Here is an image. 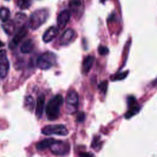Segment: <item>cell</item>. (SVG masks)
<instances>
[{
  "label": "cell",
  "mask_w": 157,
  "mask_h": 157,
  "mask_svg": "<svg viewBox=\"0 0 157 157\" xmlns=\"http://www.w3.org/2000/svg\"><path fill=\"white\" fill-rule=\"evenodd\" d=\"M63 101V98L60 94H57L49 100L45 108L46 116L48 120L53 121L58 118L60 107Z\"/></svg>",
  "instance_id": "6da1fadb"
},
{
  "label": "cell",
  "mask_w": 157,
  "mask_h": 157,
  "mask_svg": "<svg viewBox=\"0 0 157 157\" xmlns=\"http://www.w3.org/2000/svg\"><path fill=\"white\" fill-rule=\"evenodd\" d=\"M48 11L45 9H37L33 12L28 20V27L32 30L38 29L47 20Z\"/></svg>",
  "instance_id": "7a4b0ae2"
},
{
  "label": "cell",
  "mask_w": 157,
  "mask_h": 157,
  "mask_svg": "<svg viewBox=\"0 0 157 157\" xmlns=\"http://www.w3.org/2000/svg\"><path fill=\"white\" fill-rule=\"evenodd\" d=\"M56 61L55 54L51 52H46L41 54L36 60V65L42 70H47L51 68Z\"/></svg>",
  "instance_id": "3957f363"
},
{
  "label": "cell",
  "mask_w": 157,
  "mask_h": 157,
  "mask_svg": "<svg viewBox=\"0 0 157 157\" xmlns=\"http://www.w3.org/2000/svg\"><path fill=\"white\" fill-rule=\"evenodd\" d=\"M43 134L46 136L55 134L58 136H66L69 131L63 124H48L43 127L41 129Z\"/></svg>",
  "instance_id": "277c9868"
},
{
  "label": "cell",
  "mask_w": 157,
  "mask_h": 157,
  "mask_svg": "<svg viewBox=\"0 0 157 157\" xmlns=\"http://www.w3.org/2000/svg\"><path fill=\"white\" fill-rule=\"evenodd\" d=\"M78 96L76 91L71 90L66 96V110L68 113H73L77 110Z\"/></svg>",
  "instance_id": "5b68a950"
},
{
  "label": "cell",
  "mask_w": 157,
  "mask_h": 157,
  "mask_svg": "<svg viewBox=\"0 0 157 157\" xmlns=\"http://www.w3.org/2000/svg\"><path fill=\"white\" fill-rule=\"evenodd\" d=\"M51 151L56 155H64L69 151V145L66 142L55 140V142L50 147Z\"/></svg>",
  "instance_id": "8992f818"
},
{
  "label": "cell",
  "mask_w": 157,
  "mask_h": 157,
  "mask_svg": "<svg viewBox=\"0 0 157 157\" xmlns=\"http://www.w3.org/2000/svg\"><path fill=\"white\" fill-rule=\"evenodd\" d=\"M10 64L8 60L6 52L4 50H0V77L5 78L9 72Z\"/></svg>",
  "instance_id": "52a82bcc"
},
{
  "label": "cell",
  "mask_w": 157,
  "mask_h": 157,
  "mask_svg": "<svg viewBox=\"0 0 157 157\" xmlns=\"http://www.w3.org/2000/svg\"><path fill=\"white\" fill-rule=\"evenodd\" d=\"M28 28L25 25H23L18 30L13 36L12 40L9 43V47L11 49H13L17 47L19 43L22 40V39L26 36L28 34Z\"/></svg>",
  "instance_id": "ba28073f"
},
{
  "label": "cell",
  "mask_w": 157,
  "mask_h": 157,
  "mask_svg": "<svg viewBox=\"0 0 157 157\" xmlns=\"http://www.w3.org/2000/svg\"><path fill=\"white\" fill-rule=\"evenodd\" d=\"M71 17V13L68 10H62L57 17V25L58 29H63L67 22L69 21Z\"/></svg>",
  "instance_id": "9c48e42d"
},
{
  "label": "cell",
  "mask_w": 157,
  "mask_h": 157,
  "mask_svg": "<svg viewBox=\"0 0 157 157\" xmlns=\"http://www.w3.org/2000/svg\"><path fill=\"white\" fill-rule=\"evenodd\" d=\"M58 28L56 26H52L48 28L44 33L42 36V40L44 42L48 43L52 41L58 34Z\"/></svg>",
  "instance_id": "30bf717a"
},
{
  "label": "cell",
  "mask_w": 157,
  "mask_h": 157,
  "mask_svg": "<svg viewBox=\"0 0 157 157\" xmlns=\"http://www.w3.org/2000/svg\"><path fill=\"white\" fill-rule=\"evenodd\" d=\"M75 35V31L72 29H66L61 35L59 39V44L62 45H65L69 44L72 39L74 38Z\"/></svg>",
  "instance_id": "8fae6325"
},
{
  "label": "cell",
  "mask_w": 157,
  "mask_h": 157,
  "mask_svg": "<svg viewBox=\"0 0 157 157\" xmlns=\"http://www.w3.org/2000/svg\"><path fill=\"white\" fill-rule=\"evenodd\" d=\"M45 105V96L44 94H40L36 101L35 115L37 118H40L42 115Z\"/></svg>",
  "instance_id": "7c38bea8"
},
{
  "label": "cell",
  "mask_w": 157,
  "mask_h": 157,
  "mask_svg": "<svg viewBox=\"0 0 157 157\" xmlns=\"http://www.w3.org/2000/svg\"><path fill=\"white\" fill-rule=\"evenodd\" d=\"M34 47V41L31 39H29L23 42L20 47V52L24 54H29L33 51Z\"/></svg>",
  "instance_id": "4fadbf2b"
},
{
  "label": "cell",
  "mask_w": 157,
  "mask_h": 157,
  "mask_svg": "<svg viewBox=\"0 0 157 157\" xmlns=\"http://www.w3.org/2000/svg\"><path fill=\"white\" fill-rule=\"evenodd\" d=\"M55 140H56L52 138L44 139L37 143L36 145V148L38 150H40V151L45 150L47 148H50V147L55 142Z\"/></svg>",
  "instance_id": "5bb4252c"
},
{
  "label": "cell",
  "mask_w": 157,
  "mask_h": 157,
  "mask_svg": "<svg viewBox=\"0 0 157 157\" xmlns=\"http://www.w3.org/2000/svg\"><path fill=\"white\" fill-rule=\"evenodd\" d=\"M94 61V58L93 56L89 55L86 56L82 63V70L84 73H87L89 72L90 69L91 68Z\"/></svg>",
  "instance_id": "9a60e30c"
},
{
  "label": "cell",
  "mask_w": 157,
  "mask_h": 157,
  "mask_svg": "<svg viewBox=\"0 0 157 157\" xmlns=\"http://www.w3.org/2000/svg\"><path fill=\"white\" fill-rule=\"evenodd\" d=\"M2 28L6 33L10 36L14 33L15 23L12 20H8L4 23V24L2 25Z\"/></svg>",
  "instance_id": "2e32d148"
},
{
  "label": "cell",
  "mask_w": 157,
  "mask_h": 157,
  "mask_svg": "<svg viewBox=\"0 0 157 157\" xmlns=\"http://www.w3.org/2000/svg\"><path fill=\"white\" fill-rule=\"evenodd\" d=\"M34 100L31 95H28L25 96L24 101L25 108L30 112H32L34 108Z\"/></svg>",
  "instance_id": "e0dca14e"
},
{
  "label": "cell",
  "mask_w": 157,
  "mask_h": 157,
  "mask_svg": "<svg viewBox=\"0 0 157 157\" xmlns=\"http://www.w3.org/2000/svg\"><path fill=\"white\" fill-rule=\"evenodd\" d=\"M10 12L9 9L6 7H2L0 8V19L4 23L8 21Z\"/></svg>",
  "instance_id": "ac0fdd59"
},
{
  "label": "cell",
  "mask_w": 157,
  "mask_h": 157,
  "mask_svg": "<svg viewBox=\"0 0 157 157\" xmlns=\"http://www.w3.org/2000/svg\"><path fill=\"white\" fill-rule=\"evenodd\" d=\"M139 107L137 105H132L130 109L126 112L124 117L126 118H129L131 117L134 116L136 113H137L139 111Z\"/></svg>",
  "instance_id": "d6986e66"
},
{
  "label": "cell",
  "mask_w": 157,
  "mask_h": 157,
  "mask_svg": "<svg viewBox=\"0 0 157 157\" xmlns=\"http://www.w3.org/2000/svg\"><path fill=\"white\" fill-rule=\"evenodd\" d=\"M26 19V14L21 12H18L15 15V21L18 24H22L24 22H25Z\"/></svg>",
  "instance_id": "ffe728a7"
},
{
  "label": "cell",
  "mask_w": 157,
  "mask_h": 157,
  "mask_svg": "<svg viewBox=\"0 0 157 157\" xmlns=\"http://www.w3.org/2000/svg\"><path fill=\"white\" fill-rule=\"evenodd\" d=\"M31 4V1H25V0H19L17 2L18 7L22 10L28 9Z\"/></svg>",
  "instance_id": "44dd1931"
},
{
  "label": "cell",
  "mask_w": 157,
  "mask_h": 157,
  "mask_svg": "<svg viewBox=\"0 0 157 157\" xmlns=\"http://www.w3.org/2000/svg\"><path fill=\"white\" fill-rule=\"evenodd\" d=\"M108 86V82L107 81H103L99 85V90L104 93H105L107 90Z\"/></svg>",
  "instance_id": "7402d4cb"
},
{
  "label": "cell",
  "mask_w": 157,
  "mask_h": 157,
  "mask_svg": "<svg viewBox=\"0 0 157 157\" xmlns=\"http://www.w3.org/2000/svg\"><path fill=\"white\" fill-rule=\"evenodd\" d=\"M109 50L107 47L100 45L98 48V52L101 55H105L109 53Z\"/></svg>",
  "instance_id": "603a6c76"
},
{
  "label": "cell",
  "mask_w": 157,
  "mask_h": 157,
  "mask_svg": "<svg viewBox=\"0 0 157 157\" xmlns=\"http://www.w3.org/2000/svg\"><path fill=\"white\" fill-rule=\"evenodd\" d=\"M128 73V72L126 71V72H121V73L117 74L115 76L113 80H120L124 79L127 76Z\"/></svg>",
  "instance_id": "cb8c5ba5"
},
{
  "label": "cell",
  "mask_w": 157,
  "mask_h": 157,
  "mask_svg": "<svg viewBox=\"0 0 157 157\" xmlns=\"http://www.w3.org/2000/svg\"><path fill=\"white\" fill-rule=\"evenodd\" d=\"M85 118V115L83 112H78L77 115V120L78 122H82Z\"/></svg>",
  "instance_id": "d4e9b609"
},
{
  "label": "cell",
  "mask_w": 157,
  "mask_h": 157,
  "mask_svg": "<svg viewBox=\"0 0 157 157\" xmlns=\"http://www.w3.org/2000/svg\"><path fill=\"white\" fill-rule=\"evenodd\" d=\"M81 4L82 2L80 1H72L69 2V6L71 7H79Z\"/></svg>",
  "instance_id": "484cf974"
},
{
  "label": "cell",
  "mask_w": 157,
  "mask_h": 157,
  "mask_svg": "<svg viewBox=\"0 0 157 157\" xmlns=\"http://www.w3.org/2000/svg\"><path fill=\"white\" fill-rule=\"evenodd\" d=\"M80 157H94V155L90 152H82L79 155Z\"/></svg>",
  "instance_id": "4316f807"
},
{
  "label": "cell",
  "mask_w": 157,
  "mask_h": 157,
  "mask_svg": "<svg viewBox=\"0 0 157 157\" xmlns=\"http://www.w3.org/2000/svg\"><path fill=\"white\" fill-rule=\"evenodd\" d=\"M4 43H3L2 41H1V40H0V47H2V46H4Z\"/></svg>",
  "instance_id": "83f0119b"
}]
</instances>
